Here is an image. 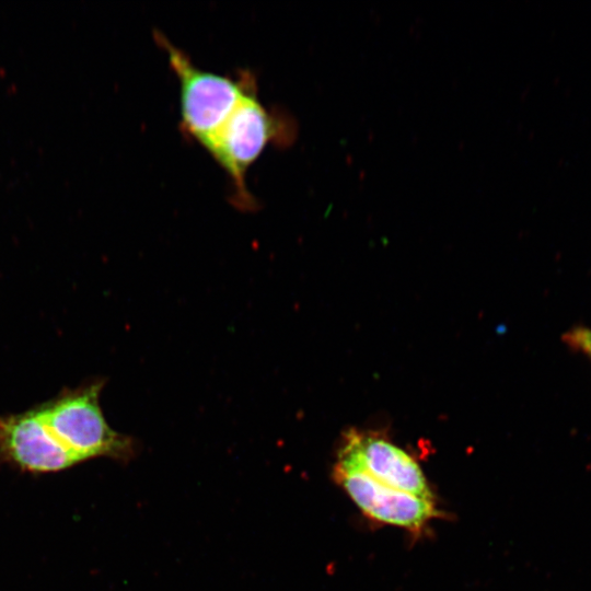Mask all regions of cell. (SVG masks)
Wrapping results in <instances>:
<instances>
[{
    "label": "cell",
    "instance_id": "8992f818",
    "mask_svg": "<svg viewBox=\"0 0 591 591\" xmlns=\"http://www.w3.org/2000/svg\"><path fill=\"white\" fill-rule=\"evenodd\" d=\"M338 460L359 467L384 485L433 500L417 462L384 438L351 430Z\"/></svg>",
    "mask_w": 591,
    "mask_h": 591
},
{
    "label": "cell",
    "instance_id": "6da1fadb",
    "mask_svg": "<svg viewBox=\"0 0 591 591\" xmlns=\"http://www.w3.org/2000/svg\"><path fill=\"white\" fill-rule=\"evenodd\" d=\"M288 115L267 108L257 88L246 93L204 148L225 171L236 207L252 209L255 199L246 188L247 170L271 144H288L294 135Z\"/></svg>",
    "mask_w": 591,
    "mask_h": 591
},
{
    "label": "cell",
    "instance_id": "7a4b0ae2",
    "mask_svg": "<svg viewBox=\"0 0 591 591\" xmlns=\"http://www.w3.org/2000/svg\"><path fill=\"white\" fill-rule=\"evenodd\" d=\"M154 37L179 83L182 130L204 147L242 97L257 88L256 80L250 71L223 76L202 70L163 34L158 32Z\"/></svg>",
    "mask_w": 591,
    "mask_h": 591
},
{
    "label": "cell",
    "instance_id": "52a82bcc",
    "mask_svg": "<svg viewBox=\"0 0 591 591\" xmlns=\"http://www.w3.org/2000/svg\"><path fill=\"white\" fill-rule=\"evenodd\" d=\"M563 340L572 350L586 356L591 362V328L577 326L564 334Z\"/></svg>",
    "mask_w": 591,
    "mask_h": 591
},
{
    "label": "cell",
    "instance_id": "277c9868",
    "mask_svg": "<svg viewBox=\"0 0 591 591\" xmlns=\"http://www.w3.org/2000/svg\"><path fill=\"white\" fill-rule=\"evenodd\" d=\"M334 479L368 517L412 531L438 514L433 500L384 485L359 467L338 460Z\"/></svg>",
    "mask_w": 591,
    "mask_h": 591
},
{
    "label": "cell",
    "instance_id": "5b68a950",
    "mask_svg": "<svg viewBox=\"0 0 591 591\" xmlns=\"http://www.w3.org/2000/svg\"><path fill=\"white\" fill-rule=\"evenodd\" d=\"M0 461L31 474L57 473L81 463L49 432L35 408L0 416Z\"/></svg>",
    "mask_w": 591,
    "mask_h": 591
},
{
    "label": "cell",
    "instance_id": "3957f363",
    "mask_svg": "<svg viewBox=\"0 0 591 591\" xmlns=\"http://www.w3.org/2000/svg\"><path fill=\"white\" fill-rule=\"evenodd\" d=\"M102 386L94 382L35 408L49 432L80 462L100 456L127 461L135 454L134 439L112 429L103 416Z\"/></svg>",
    "mask_w": 591,
    "mask_h": 591
}]
</instances>
